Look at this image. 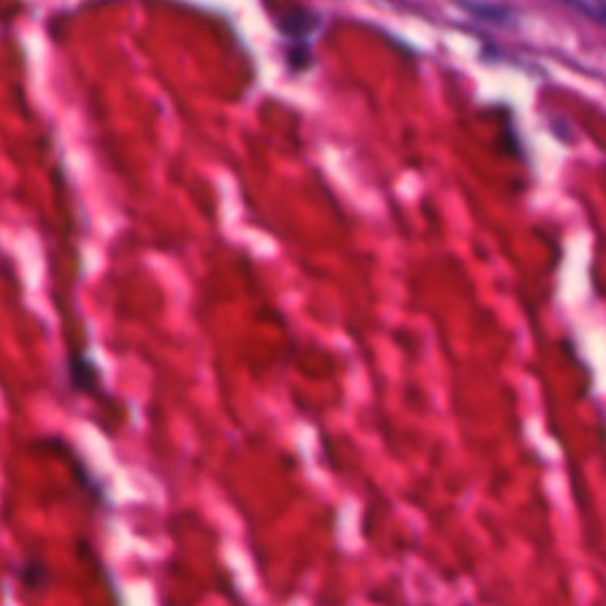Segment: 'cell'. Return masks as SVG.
<instances>
[{"instance_id":"1","label":"cell","mask_w":606,"mask_h":606,"mask_svg":"<svg viewBox=\"0 0 606 606\" xmlns=\"http://www.w3.org/2000/svg\"><path fill=\"white\" fill-rule=\"evenodd\" d=\"M67 375L69 386L74 393H83V396H98L102 391V375L98 365L88 358L86 351L81 348H72L67 360Z\"/></svg>"},{"instance_id":"2","label":"cell","mask_w":606,"mask_h":606,"mask_svg":"<svg viewBox=\"0 0 606 606\" xmlns=\"http://www.w3.org/2000/svg\"><path fill=\"white\" fill-rule=\"evenodd\" d=\"M318 24V15L308 8H303V5H294V8L277 15V29H280L289 41H303L311 31L318 29Z\"/></svg>"},{"instance_id":"3","label":"cell","mask_w":606,"mask_h":606,"mask_svg":"<svg viewBox=\"0 0 606 606\" xmlns=\"http://www.w3.org/2000/svg\"><path fill=\"white\" fill-rule=\"evenodd\" d=\"M15 576L24 590L36 595V592H43L50 585V564L38 554H31V557H24L17 564Z\"/></svg>"},{"instance_id":"5","label":"cell","mask_w":606,"mask_h":606,"mask_svg":"<svg viewBox=\"0 0 606 606\" xmlns=\"http://www.w3.org/2000/svg\"><path fill=\"white\" fill-rule=\"evenodd\" d=\"M460 3L467 8L469 12H474V15L479 17H488V19H495L498 22L500 17L507 15L505 8H495V5H481V3H469V0H460Z\"/></svg>"},{"instance_id":"4","label":"cell","mask_w":606,"mask_h":606,"mask_svg":"<svg viewBox=\"0 0 606 606\" xmlns=\"http://www.w3.org/2000/svg\"><path fill=\"white\" fill-rule=\"evenodd\" d=\"M564 3H571L573 8L585 12V15L595 17V19H606V5L604 0H564Z\"/></svg>"}]
</instances>
